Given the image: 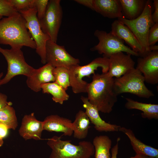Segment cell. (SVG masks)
<instances>
[{"label": "cell", "instance_id": "3957f363", "mask_svg": "<svg viewBox=\"0 0 158 158\" xmlns=\"http://www.w3.org/2000/svg\"><path fill=\"white\" fill-rule=\"evenodd\" d=\"M71 141L56 135L48 139L47 143L51 149L49 158H90L94 154V147L91 142L83 141L75 145Z\"/></svg>", "mask_w": 158, "mask_h": 158}, {"label": "cell", "instance_id": "8fae6325", "mask_svg": "<svg viewBox=\"0 0 158 158\" xmlns=\"http://www.w3.org/2000/svg\"><path fill=\"white\" fill-rule=\"evenodd\" d=\"M46 63L54 68L63 67L69 68L80 63V60L70 55L64 46L59 45L50 40L46 44Z\"/></svg>", "mask_w": 158, "mask_h": 158}, {"label": "cell", "instance_id": "74e56055", "mask_svg": "<svg viewBox=\"0 0 158 158\" xmlns=\"http://www.w3.org/2000/svg\"><path fill=\"white\" fill-rule=\"evenodd\" d=\"M150 51L158 50V45H155L150 46Z\"/></svg>", "mask_w": 158, "mask_h": 158}, {"label": "cell", "instance_id": "30bf717a", "mask_svg": "<svg viewBox=\"0 0 158 158\" xmlns=\"http://www.w3.org/2000/svg\"><path fill=\"white\" fill-rule=\"evenodd\" d=\"M60 2V0H49L44 16L39 21L43 32L56 43L63 16Z\"/></svg>", "mask_w": 158, "mask_h": 158}, {"label": "cell", "instance_id": "836d02e7", "mask_svg": "<svg viewBox=\"0 0 158 158\" xmlns=\"http://www.w3.org/2000/svg\"><path fill=\"white\" fill-rule=\"evenodd\" d=\"M7 97L5 94L0 92V110L6 105L11 104L7 101Z\"/></svg>", "mask_w": 158, "mask_h": 158}, {"label": "cell", "instance_id": "8992f818", "mask_svg": "<svg viewBox=\"0 0 158 158\" xmlns=\"http://www.w3.org/2000/svg\"><path fill=\"white\" fill-rule=\"evenodd\" d=\"M152 14L151 1L147 0L142 12L136 18L128 20L122 16L118 19L130 30L143 48L145 54L150 51L148 36L150 28L154 24Z\"/></svg>", "mask_w": 158, "mask_h": 158}, {"label": "cell", "instance_id": "ba28073f", "mask_svg": "<svg viewBox=\"0 0 158 158\" xmlns=\"http://www.w3.org/2000/svg\"><path fill=\"white\" fill-rule=\"evenodd\" d=\"M0 53L4 56L8 63L7 73L0 80V86L6 84L17 75L28 77L35 69L26 63L21 49H4L0 47Z\"/></svg>", "mask_w": 158, "mask_h": 158}, {"label": "cell", "instance_id": "d4e9b609", "mask_svg": "<svg viewBox=\"0 0 158 158\" xmlns=\"http://www.w3.org/2000/svg\"><path fill=\"white\" fill-rule=\"evenodd\" d=\"M41 87L43 93L51 94L52 100L56 103L62 104L69 98L66 90L55 82L42 84Z\"/></svg>", "mask_w": 158, "mask_h": 158}, {"label": "cell", "instance_id": "f1b7e54d", "mask_svg": "<svg viewBox=\"0 0 158 158\" xmlns=\"http://www.w3.org/2000/svg\"><path fill=\"white\" fill-rule=\"evenodd\" d=\"M11 5L18 12L33 7L34 0H9Z\"/></svg>", "mask_w": 158, "mask_h": 158}, {"label": "cell", "instance_id": "d590c367", "mask_svg": "<svg viewBox=\"0 0 158 158\" xmlns=\"http://www.w3.org/2000/svg\"><path fill=\"white\" fill-rule=\"evenodd\" d=\"M8 129L5 125L0 123V139L3 140L7 135Z\"/></svg>", "mask_w": 158, "mask_h": 158}, {"label": "cell", "instance_id": "8d00e7d4", "mask_svg": "<svg viewBox=\"0 0 158 158\" xmlns=\"http://www.w3.org/2000/svg\"><path fill=\"white\" fill-rule=\"evenodd\" d=\"M129 158H154L152 157L140 154H136L134 156L131 157Z\"/></svg>", "mask_w": 158, "mask_h": 158}, {"label": "cell", "instance_id": "ac0fdd59", "mask_svg": "<svg viewBox=\"0 0 158 158\" xmlns=\"http://www.w3.org/2000/svg\"><path fill=\"white\" fill-rule=\"evenodd\" d=\"M43 122V130L49 132H61L65 136H70L73 133L71 121L57 115L46 117Z\"/></svg>", "mask_w": 158, "mask_h": 158}, {"label": "cell", "instance_id": "cb8c5ba5", "mask_svg": "<svg viewBox=\"0 0 158 158\" xmlns=\"http://www.w3.org/2000/svg\"><path fill=\"white\" fill-rule=\"evenodd\" d=\"M112 143L111 140L107 135L95 137L92 143L95 149V158H111L110 150Z\"/></svg>", "mask_w": 158, "mask_h": 158}, {"label": "cell", "instance_id": "7c38bea8", "mask_svg": "<svg viewBox=\"0 0 158 158\" xmlns=\"http://www.w3.org/2000/svg\"><path fill=\"white\" fill-rule=\"evenodd\" d=\"M143 76L145 82L158 83V50L150 51L138 59L136 68Z\"/></svg>", "mask_w": 158, "mask_h": 158}, {"label": "cell", "instance_id": "44dd1931", "mask_svg": "<svg viewBox=\"0 0 158 158\" xmlns=\"http://www.w3.org/2000/svg\"><path fill=\"white\" fill-rule=\"evenodd\" d=\"M125 107L128 109H136L142 111V117L149 120L158 119V104L146 103L126 98Z\"/></svg>", "mask_w": 158, "mask_h": 158}, {"label": "cell", "instance_id": "4dcf8cb0", "mask_svg": "<svg viewBox=\"0 0 158 158\" xmlns=\"http://www.w3.org/2000/svg\"><path fill=\"white\" fill-rule=\"evenodd\" d=\"M158 41V23H155L150 30L148 43L150 46L154 45Z\"/></svg>", "mask_w": 158, "mask_h": 158}, {"label": "cell", "instance_id": "2e32d148", "mask_svg": "<svg viewBox=\"0 0 158 158\" xmlns=\"http://www.w3.org/2000/svg\"><path fill=\"white\" fill-rule=\"evenodd\" d=\"M54 68L50 64L46 63L38 69H34L30 75L27 77L28 86L35 92L41 90L42 84L55 81L52 71Z\"/></svg>", "mask_w": 158, "mask_h": 158}, {"label": "cell", "instance_id": "d6986e66", "mask_svg": "<svg viewBox=\"0 0 158 158\" xmlns=\"http://www.w3.org/2000/svg\"><path fill=\"white\" fill-rule=\"evenodd\" d=\"M94 11L110 18H118L123 16L118 0H94Z\"/></svg>", "mask_w": 158, "mask_h": 158}, {"label": "cell", "instance_id": "ffe728a7", "mask_svg": "<svg viewBox=\"0 0 158 158\" xmlns=\"http://www.w3.org/2000/svg\"><path fill=\"white\" fill-rule=\"evenodd\" d=\"M118 131L123 133L128 137L136 154L158 158V149L142 142L136 137L132 130L121 126Z\"/></svg>", "mask_w": 158, "mask_h": 158}, {"label": "cell", "instance_id": "d6a6232c", "mask_svg": "<svg viewBox=\"0 0 158 158\" xmlns=\"http://www.w3.org/2000/svg\"><path fill=\"white\" fill-rule=\"evenodd\" d=\"M74 1L94 11V0H75Z\"/></svg>", "mask_w": 158, "mask_h": 158}, {"label": "cell", "instance_id": "e575fe53", "mask_svg": "<svg viewBox=\"0 0 158 158\" xmlns=\"http://www.w3.org/2000/svg\"><path fill=\"white\" fill-rule=\"evenodd\" d=\"M120 140V138H117L116 144L111 149V158H117L118 150V142Z\"/></svg>", "mask_w": 158, "mask_h": 158}, {"label": "cell", "instance_id": "7402d4cb", "mask_svg": "<svg viewBox=\"0 0 158 158\" xmlns=\"http://www.w3.org/2000/svg\"><path fill=\"white\" fill-rule=\"evenodd\" d=\"M90 121L85 111L79 110L76 114L72 126L73 137L78 139L85 138L90 127Z\"/></svg>", "mask_w": 158, "mask_h": 158}, {"label": "cell", "instance_id": "f546056e", "mask_svg": "<svg viewBox=\"0 0 158 158\" xmlns=\"http://www.w3.org/2000/svg\"><path fill=\"white\" fill-rule=\"evenodd\" d=\"M48 0H34L33 6L37 10V16L39 21L44 16L49 2Z\"/></svg>", "mask_w": 158, "mask_h": 158}, {"label": "cell", "instance_id": "e0dca14e", "mask_svg": "<svg viewBox=\"0 0 158 158\" xmlns=\"http://www.w3.org/2000/svg\"><path fill=\"white\" fill-rule=\"evenodd\" d=\"M43 130V122L37 120L32 113L24 116L19 133L25 140L32 139L39 140Z\"/></svg>", "mask_w": 158, "mask_h": 158}, {"label": "cell", "instance_id": "83f0119b", "mask_svg": "<svg viewBox=\"0 0 158 158\" xmlns=\"http://www.w3.org/2000/svg\"><path fill=\"white\" fill-rule=\"evenodd\" d=\"M18 12L9 0H0V19L4 16L9 17Z\"/></svg>", "mask_w": 158, "mask_h": 158}, {"label": "cell", "instance_id": "484cf974", "mask_svg": "<svg viewBox=\"0 0 158 158\" xmlns=\"http://www.w3.org/2000/svg\"><path fill=\"white\" fill-rule=\"evenodd\" d=\"M11 104L6 105L0 110V123L8 129L15 130L18 126V123L15 110Z\"/></svg>", "mask_w": 158, "mask_h": 158}, {"label": "cell", "instance_id": "9c48e42d", "mask_svg": "<svg viewBox=\"0 0 158 158\" xmlns=\"http://www.w3.org/2000/svg\"><path fill=\"white\" fill-rule=\"evenodd\" d=\"M94 35L99 41L97 45L92 48V51H97L103 56L109 58L112 54L122 52L135 56L138 54L130 47L124 44V41L114 35L111 31L107 33L106 31L96 30Z\"/></svg>", "mask_w": 158, "mask_h": 158}, {"label": "cell", "instance_id": "4316f807", "mask_svg": "<svg viewBox=\"0 0 158 158\" xmlns=\"http://www.w3.org/2000/svg\"><path fill=\"white\" fill-rule=\"evenodd\" d=\"M55 81L66 90L70 87L69 68L63 67L54 68L52 71Z\"/></svg>", "mask_w": 158, "mask_h": 158}, {"label": "cell", "instance_id": "5b68a950", "mask_svg": "<svg viewBox=\"0 0 158 158\" xmlns=\"http://www.w3.org/2000/svg\"><path fill=\"white\" fill-rule=\"evenodd\" d=\"M145 82L142 74L134 68L121 77L114 78V89L117 95L129 93L148 99L154 96V94L147 87Z\"/></svg>", "mask_w": 158, "mask_h": 158}, {"label": "cell", "instance_id": "ab89813d", "mask_svg": "<svg viewBox=\"0 0 158 158\" xmlns=\"http://www.w3.org/2000/svg\"><path fill=\"white\" fill-rule=\"evenodd\" d=\"M3 75V73L2 72L1 73H0V80L1 79V78Z\"/></svg>", "mask_w": 158, "mask_h": 158}, {"label": "cell", "instance_id": "6da1fadb", "mask_svg": "<svg viewBox=\"0 0 158 158\" xmlns=\"http://www.w3.org/2000/svg\"><path fill=\"white\" fill-rule=\"evenodd\" d=\"M114 78L107 73H94L86 89L89 102L98 110L109 113L118 100L114 89Z\"/></svg>", "mask_w": 158, "mask_h": 158}, {"label": "cell", "instance_id": "7a4b0ae2", "mask_svg": "<svg viewBox=\"0 0 158 158\" xmlns=\"http://www.w3.org/2000/svg\"><path fill=\"white\" fill-rule=\"evenodd\" d=\"M0 44L21 49L23 46L36 49V44L27 28L26 21L19 12L0 20Z\"/></svg>", "mask_w": 158, "mask_h": 158}, {"label": "cell", "instance_id": "f35d334b", "mask_svg": "<svg viewBox=\"0 0 158 158\" xmlns=\"http://www.w3.org/2000/svg\"><path fill=\"white\" fill-rule=\"evenodd\" d=\"M3 140L0 139V147H1L3 145Z\"/></svg>", "mask_w": 158, "mask_h": 158}, {"label": "cell", "instance_id": "52a82bcc", "mask_svg": "<svg viewBox=\"0 0 158 158\" xmlns=\"http://www.w3.org/2000/svg\"><path fill=\"white\" fill-rule=\"evenodd\" d=\"M19 12L26 21L27 28L36 44V52L40 56L41 63L46 64V45L50 38L42 30L37 16L36 8L33 6Z\"/></svg>", "mask_w": 158, "mask_h": 158}, {"label": "cell", "instance_id": "9a60e30c", "mask_svg": "<svg viewBox=\"0 0 158 158\" xmlns=\"http://www.w3.org/2000/svg\"><path fill=\"white\" fill-rule=\"evenodd\" d=\"M111 25L112 33L125 41L139 56L145 55L143 48L128 27L118 20L114 21Z\"/></svg>", "mask_w": 158, "mask_h": 158}, {"label": "cell", "instance_id": "603a6c76", "mask_svg": "<svg viewBox=\"0 0 158 158\" xmlns=\"http://www.w3.org/2000/svg\"><path fill=\"white\" fill-rule=\"evenodd\" d=\"M123 16L128 20L136 18L142 12L146 1L143 0H119Z\"/></svg>", "mask_w": 158, "mask_h": 158}, {"label": "cell", "instance_id": "4fadbf2b", "mask_svg": "<svg viewBox=\"0 0 158 158\" xmlns=\"http://www.w3.org/2000/svg\"><path fill=\"white\" fill-rule=\"evenodd\" d=\"M109 59V66L107 73L112 78L120 77L135 68V62L129 54L119 52L112 55Z\"/></svg>", "mask_w": 158, "mask_h": 158}, {"label": "cell", "instance_id": "277c9868", "mask_svg": "<svg viewBox=\"0 0 158 158\" xmlns=\"http://www.w3.org/2000/svg\"><path fill=\"white\" fill-rule=\"evenodd\" d=\"M109 66V58L103 56L97 58L84 66L78 64L71 67L69 68L70 81L73 92L75 94L86 93L88 83L83 79L95 73L99 68H101L103 73H107Z\"/></svg>", "mask_w": 158, "mask_h": 158}, {"label": "cell", "instance_id": "1f68e13d", "mask_svg": "<svg viewBox=\"0 0 158 158\" xmlns=\"http://www.w3.org/2000/svg\"><path fill=\"white\" fill-rule=\"evenodd\" d=\"M153 4L154 9L152 13V18L153 23H158V0H154Z\"/></svg>", "mask_w": 158, "mask_h": 158}, {"label": "cell", "instance_id": "5bb4252c", "mask_svg": "<svg viewBox=\"0 0 158 158\" xmlns=\"http://www.w3.org/2000/svg\"><path fill=\"white\" fill-rule=\"evenodd\" d=\"M80 99L85 109V112L96 130L100 132L119 131L121 126L108 123L103 120L99 116L98 110L89 102L87 97L81 96Z\"/></svg>", "mask_w": 158, "mask_h": 158}]
</instances>
